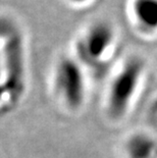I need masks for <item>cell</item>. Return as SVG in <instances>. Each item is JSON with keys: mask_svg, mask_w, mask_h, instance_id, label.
I'll return each instance as SVG.
<instances>
[{"mask_svg": "<svg viewBox=\"0 0 157 158\" xmlns=\"http://www.w3.org/2000/svg\"><path fill=\"white\" fill-rule=\"evenodd\" d=\"M151 119L152 122L155 124H157V98L154 100V102L152 103V107H151Z\"/></svg>", "mask_w": 157, "mask_h": 158, "instance_id": "52a82bcc", "label": "cell"}, {"mask_svg": "<svg viewBox=\"0 0 157 158\" xmlns=\"http://www.w3.org/2000/svg\"><path fill=\"white\" fill-rule=\"evenodd\" d=\"M65 3L73 8H85L94 3L95 0H64Z\"/></svg>", "mask_w": 157, "mask_h": 158, "instance_id": "8992f818", "label": "cell"}, {"mask_svg": "<svg viewBox=\"0 0 157 158\" xmlns=\"http://www.w3.org/2000/svg\"><path fill=\"white\" fill-rule=\"evenodd\" d=\"M122 151L126 158H154L157 153V143L148 132L136 131L126 137Z\"/></svg>", "mask_w": 157, "mask_h": 158, "instance_id": "5b68a950", "label": "cell"}, {"mask_svg": "<svg viewBox=\"0 0 157 158\" xmlns=\"http://www.w3.org/2000/svg\"><path fill=\"white\" fill-rule=\"evenodd\" d=\"M126 13L137 35L146 40L157 39V0H129Z\"/></svg>", "mask_w": 157, "mask_h": 158, "instance_id": "277c9868", "label": "cell"}, {"mask_svg": "<svg viewBox=\"0 0 157 158\" xmlns=\"http://www.w3.org/2000/svg\"><path fill=\"white\" fill-rule=\"evenodd\" d=\"M71 52L90 75L108 73L121 58L118 29L107 19H93L76 34Z\"/></svg>", "mask_w": 157, "mask_h": 158, "instance_id": "7a4b0ae2", "label": "cell"}, {"mask_svg": "<svg viewBox=\"0 0 157 158\" xmlns=\"http://www.w3.org/2000/svg\"><path fill=\"white\" fill-rule=\"evenodd\" d=\"M147 64L138 54L121 57L108 72L102 95V111L111 123L123 122L140 100L147 80Z\"/></svg>", "mask_w": 157, "mask_h": 158, "instance_id": "6da1fadb", "label": "cell"}, {"mask_svg": "<svg viewBox=\"0 0 157 158\" xmlns=\"http://www.w3.org/2000/svg\"><path fill=\"white\" fill-rule=\"evenodd\" d=\"M90 73L82 63L66 52L55 59L50 73L49 89L53 101L66 114L76 115L88 101Z\"/></svg>", "mask_w": 157, "mask_h": 158, "instance_id": "3957f363", "label": "cell"}]
</instances>
